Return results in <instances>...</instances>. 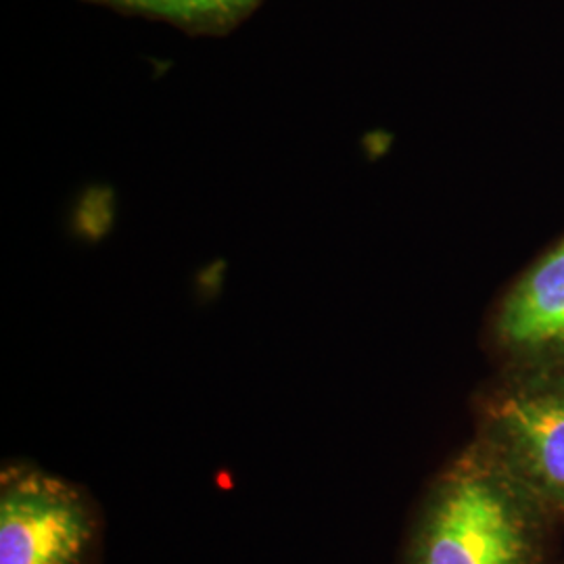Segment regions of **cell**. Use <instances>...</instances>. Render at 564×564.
<instances>
[{"instance_id": "obj_1", "label": "cell", "mask_w": 564, "mask_h": 564, "mask_svg": "<svg viewBox=\"0 0 564 564\" xmlns=\"http://www.w3.org/2000/svg\"><path fill=\"white\" fill-rule=\"evenodd\" d=\"M556 524L473 440L426 487L403 564H545Z\"/></svg>"}, {"instance_id": "obj_2", "label": "cell", "mask_w": 564, "mask_h": 564, "mask_svg": "<svg viewBox=\"0 0 564 564\" xmlns=\"http://www.w3.org/2000/svg\"><path fill=\"white\" fill-rule=\"evenodd\" d=\"M473 414L475 442L564 524V368L498 370Z\"/></svg>"}, {"instance_id": "obj_3", "label": "cell", "mask_w": 564, "mask_h": 564, "mask_svg": "<svg viewBox=\"0 0 564 564\" xmlns=\"http://www.w3.org/2000/svg\"><path fill=\"white\" fill-rule=\"evenodd\" d=\"M105 517L84 485L13 458L0 468V564H101Z\"/></svg>"}, {"instance_id": "obj_4", "label": "cell", "mask_w": 564, "mask_h": 564, "mask_svg": "<svg viewBox=\"0 0 564 564\" xmlns=\"http://www.w3.org/2000/svg\"><path fill=\"white\" fill-rule=\"evenodd\" d=\"M484 345L498 370L564 368V235L500 295Z\"/></svg>"}, {"instance_id": "obj_5", "label": "cell", "mask_w": 564, "mask_h": 564, "mask_svg": "<svg viewBox=\"0 0 564 564\" xmlns=\"http://www.w3.org/2000/svg\"><path fill=\"white\" fill-rule=\"evenodd\" d=\"M130 4L174 20H212L235 15L256 0H128Z\"/></svg>"}]
</instances>
